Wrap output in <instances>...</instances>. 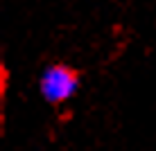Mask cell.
Segmentation results:
<instances>
[{
    "label": "cell",
    "mask_w": 156,
    "mask_h": 151,
    "mask_svg": "<svg viewBox=\"0 0 156 151\" xmlns=\"http://www.w3.org/2000/svg\"><path fill=\"white\" fill-rule=\"evenodd\" d=\"M77 86H79L77 74L68 66H61V63L45 68L41 72V79H39V90H41L43 99L50 101V104L68 101L77 93Z\"/></svg>",
    "instance_id": "obj_1"
}]
</instances>
